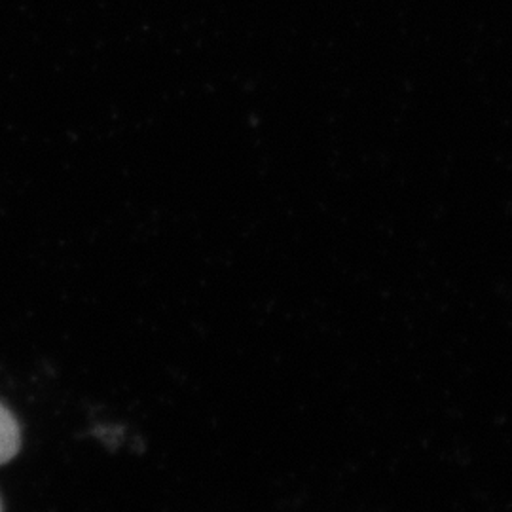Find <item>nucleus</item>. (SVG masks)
Segmentation results:
<instances>
[{
  "instance_id": "1",
  "label": "nucleus",
  "mask_w": 512,
  "mask_h": 512,
  "mask_svg": "<svg viewBox=\"0 0 512 512\" xmlns=\"http://www.w3.org/2000/svg\"><path fill=\"white\" fill-rule=\"evenodd\" d=\"M19 444L18 421L0 404V465L18 454Z\"/></svg>"
}]
</instances>
